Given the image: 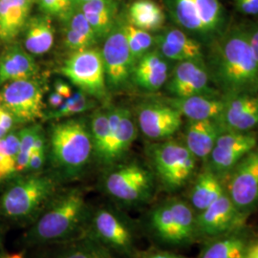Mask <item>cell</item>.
<instances>
[{"label": "cell", "instance_id": "e0dca14e", "mask_svg": "<svg viewBox=\"0 0 258 258\" xmlns=\"http://www.w3.org/2000/svg\"><path fill=\"white\" fill-rule=\"evenodd\" d=\"M182 117L170 104L149 103L139 110V126L148 138L163 140L171 137L180 129Z\"/></svg>", "mask_w": 258, "mask_h": 258}, {"label": "cell", "instance_id": "cb8c5ba5", "mask_svg": "<svg viewBox=\"0 0 258 258\" xmlns=\"http://www.w3.org/2000/svg\"><path fill=\"white\" fill-rule=\"evenodd\" d=\"M168 104L189 120H219L224 110L225 101L215 96L198 95L186 98H174Z\"/></svg>", "mask_w": 258, "mask_h": 258}, {"label": "cell", "instance_id": "b9f144b4", "mask_svg": "<svg viewBox=\"0 0 258 258\" xmlns=\"http://www.w3.org/2000/svg\"><path fill=\"white\" fill-rule=\"evenodd\" d=\"M235 5L240 13L244 15H258V0H235Z\"/></svg>", "mask_w": 258, "mask_h": 258}, {"label": "cell", "instance_id": "ffe728a7", "mask_svg": "<svg viewBox=\"0 0 258 258\" xmlns=\"http://www.w3.org/2000/svg\"><path fill=\"white\" fill-rule=\"evenodd\" d=\"M131 76L141 88L151 92L157 91L168 80L166 58L159 51H149L135 63Z\"/></svg>", "mask_w": 258, "mask_h": 258}, {"label": "cell", "instance_id": "816d5d0a", "mask_svg": "<svg viewBox=\"0 0 258 258\" xmlns=\"http://www.w3.org/2000/svg\"><path fill=\"white\" fill-rule=\"evenodd\" d=\"M2 245H3V233L0 228V251H2Z\"/></svg>", "mask_w": 258, "mask_h": 258}, {"label": "cell", "instance_id": "ac0fdd59", "mask_svg": "<svg viewBox=\"0 0 258 258\" xmlns=\"http://www.w3.org/2000/svg\"><path fill=\"white\" fill-rule=\"evenodd\" d=\"M219 119L226 131L249 132L258 124L257 95L249 93L228 98Z\"/></svg>", "mask_w": 258, "mask_h": 258}, {"label": "cell", "instance_id": "11a10c76", "mask_svg": "<svg viewBox=\"0 0 258 258\" xmlns=\"http://www.w3.org/2000/svg\"><path fill=\"white\" fill-rule=\"evenodd\" d=\"M29 1H31V2H33V1H34V0H29Z\"/></svg>", "mask_w": 258, "mask_h": 258}, {"label": "cell", "instance_id": "836d02e7", "mask_svg": "<svg viewBox=\"0 0 258 258\" xmlns=\"http://www.w3.org/2000/svg\"><path fill=\"white\" fill-rule=\"evenodd\" d=\"M41 129L38 126H30L20 130L19 132L20 145L17 160H16V169L17 172H23L27 169L29 159L33 151L35 142L37 136L41 133Z\"/></svg>", "mask_w": 258, "mask_h": 258}, {"label": "cell", "instance_id": "f5cc1de1", "mask_svg": "<svg viewBox=\"0 0 258 258\" xmlns=\"http://www.w3.org/2000/svg\"><path fill=\"white\" fill-rule=\"evenodd\" d=\"M2 178H4V177H3V175H2V174H1V172H0V180H1Z\"/></svg>", "mask_w": 258, "mask_h": 258}, {"label": "cell", "instance_id": "8fae6325", "mask_svg": "<svg viewBox=\"0 0 258 258\" xmlns=\"http://www.w3.org/2000/svg\"><path fill=\"white\" fill-rule=\"evenodd\" d=\"M44 88L35 79L2 85L0 105L19 122H31L43 117Z\"/></svg>", "mask_w": 258, "mask_h": 258}, {"label": "cell", "instance_id": "9a60e30c", "mask_svg": "<svg viewBox=\"0 0 258 258\" xmlns=\"http://www.w3.org/2000/svg\"><path fill=\"white\" fill-rule=\"evenodd\" d=\"M243 213L235 207L230 196L224 194L214 203L196 216L197 234L209 237L223 235L238 227Z\"/></svg>", "mask_w": 258, "mask_h": 258}, {"label": "cell", "instance_id": "d590c367", "mask_svg": "<svg viewBox=\"0 0 258 258\" xmlns=\"http://www.w3.org/2000/svg\"><path fill=\"white\" fill-rule=\"evenodd\" d=\"M62 37H63L65 46L68 50L72 51V53L90 49L96 44L95 42H93L92 40L79 34L68 25H65L63 28Z\"/></svg>", "mask_w": 258, "mask_h": 258}, {"label": "cell", "instance_id": "f1b7e54d", "mask_svg": "<svg viewBox=\"0 0 258 258\" xmlns=\"http://www.w3.org/2000/svg\"><path fill=\"white\" fill-rule=\"evenodd\" d=\"M248 246L239 236L215 240L204 250L200 258H246Z\"/></svg>", "mask_w": 258, "mask_h": 258}, {"label": "cell", "instance_id": "7bdbcfd3", "mask_svg": "<svg viewBox=\"0 0 258 258\" xmlns=\"http://www.w3.org/2000/svg\"><path fill=\"white\" fill-rule=\"evenodd\" d=\"M15 119L2 105H0V127L10 132L14 125Z\"/></svg>", "mask_w": 258, "mask_h": 258}, {"label": "cell", "instance_id": "484cf974", "mask_svg": "<svg viewBox=\"0 0 258 258\" xmlns=\"http://www.w3.org/2000/svg\"><path fill=\"white\" fill-rule=\"evenodd\" d=\"M55 42V29L49 17H36L28 22L24 47L32 55H43Z\"/></svg>", "mask_w": 258, "mask_h": 258}, {"label": "cell", "instance_id": "bcb514c9", "mask_svg": "<svg viewBox=\"0 0 258 258\" xmlns=\"http://www.w3.org/2000/svg\"><path fill=\"white\" fill-rule=\"evenodd\" d=\"M64 98L61 97L59 94H57L56 92L51 93L49 98H48V103L54 109L60 107L62 105V103L64 102Z\"/></svg>", "mask_w": 258, "mask_h": 258}, {"label": "cell", "instance_id": "30bf717a", "mask_svg": "<svg viewBox=\"0 0 258 258\" xmlns=\"http://www.w3.org/2000/svg\"><path fill=\"white\" fill-rule=\"evenodd\" d=\"M61 74L85 95L98 99L106 96V78L102 52L90 48L72 53L60 68Z\"/></svg>", "mask_w": 258, "mask_h": 258}, {"label": "cell", "instance_id": "db71d44e", "mask_svg": "<svg viewBox=\"0 0 258 258\" xmlns=\"http://www.w3.org/2000/svg\"><path fill=\"white\" fill-rule=\"evenodd\" d=\"M76 2H77V0H73V5H75V4H76Z\"/></svg>", "mask_w": 258, "mask_h": 258}, {"label": "cell", "instance_id": "d6986e66", "mask_svg": "<svg viewBox=\"0 0 258 258\" xmlns=\"http://www.w3.org/2000/svg\"><path fill=\"white\" fill-rule=\"evenodd\" d=\"M159 52L166 59L178 62L195 60L204 61L201 44L178 29H170L155 37Z\"/></svg>", "mask_w": 258, "mask_h": 258}, {"label": "cell", "instance_id": "7a4b0ae2", "mask_svg": "<svg viewBox=\"0 0 258 258\" xmlns=\"http://www.w3.org/2000/svg\"><path fill=\"white\" fill-rule=\"evenodd\" d=\"M212 72L228 98L257 91L258 65L248 32L234 30L222 40L213 56Z\"/></svg>", "mask_w": 258, "mask_h": 258}, {"label": "cell", "instance_id": "7c38bea8", "mask_svg": "<svg viewBox=\"0 0 258 258\" xmlns=\"http://www.w3.org/2000/svg\"><path fill=\"white\" fill-rule=\"evenodd\" d=\"M102 55L107 85L112 88L123 86L128 82L135 65L123 26L115 28L108 34Z\"/></svg>", "mask_w": 258, "mask_h": 258}, {"label": "cell", "instance_id": "9c48e42d", "mask_svg": "<svg viewBox=\"0 0 258 258\" xmlns=\"http://www.w3.org/2000/svg\"><path fill=\"white\" fill-rule=\"evenodd\" d=\"M149 153L157 176L167 190L184 186L194 174L196 158L185 145L173 141L156 144Z\"/></svg>", "mask_w": 258, "mask_h": 258}, {"label": "cell", "instance_id": "7402d4cb", "mask_svg": "<svg viewBox=\"0 0 258 258\" xmlns=\"http://www.w3.org/2000/svg\"><path fill=\"white\" fill-rule=\"evenodd\" d=\"M44 248L51 250L45 258H119L84 233Z\"/></svg>", "mask_w": 258, "mask_h": 258}, {"label": "cell", "instance_id": "f6af8a7d", "mask_svg": "<svg viewBox=\"0 0 258 258\" xmlns=\"http://www.w3.org/2000/svg\"><path fill=\"white\" fill-rule=\"evenodd\" d=\"M249 41L251 52L258 65V25L251 33H249Z\"/></svg>", "mask_w": 258, "mask_h": 258}, {"label": "cell", "instance_id": "1f68e13d", "mask_svg": "<svg viewBox=\"0 0 258 258\" xmlns=\"http://www.w3.org/2000/svg\"><path fill=\"white\" fill-rule=\"evenodd\" d=\"M123 30L127 38L131 55L136 63L154 45L155 38L148 31L139 29L132 24L123 25Z\"/></svg>", "mask_w": 258, "mask_h": 258}, {"label": "cell", "instance_id": "60d3db41", "mask_svg": "<svg viewBox=\"0 0 258 258\" xmlns=\"http://www.w3.org/2000/svg\"><path fill=\"white\" fill-rule=\"evenodd\" d=\"M131 258H188L177 254L172 251L162 249H148L145 251H137Z\"/></svg>", "mask_w": 258, "mask_h": 258}, {"label": "cell", "instance_id": "681fc988", "mask_svg": "<svg viewBox=\"0 0 258 258\" xmlns=\"http://www.w3.org/2000/svg\"><path fill=\"white\" fill-rule=\"evenodd\" d=\"M8 133H9V132H7L6 130H4V129H2L0 127V139L4 138Z\"/></svg>", "mask_w": 258, "mask_h": 258}, {"label": "cell", "instance_id": "ba28073f", "mask_svg": "<svg viewBox=\"0 0 258 258\" xmlns=\"http://www.w3.org/2000/svg\"><path fill=\"white\" fill-rule=\"evenodd\" d=\"M176 22L203 38L221 33L226 15L219 0H166Z\"/></svg>", "mask_w": 258, "mask_h": 258}, {"label": "cell", "instance_id": "3957f363", "mask_svg": "<svg viewBox=\"0 0 258 258\" xmlns=\"http://www.w3.org/2000/svg\"><path fill=\"white\" fill-rule=\"evenodd\" d=\"M49 147L54 168L59 175L68 179L80 175L93 156L90 130L79 119H70L54 125Z\"/></svg>", "mask_w": 258, "mask_h": 258}, {"label": "cell", "instance_id": "74e56055", "mask_svg": "<svg viewBox=\"0 0 258 258\" xmlns=\"http://www.w3.org/2000/svg\"><path fill=\"white\" fill-rule=\"evenodd\" d=\"M39 5L48 15L65 16L73 6V0H39Z\"/></svg>", "mask_w": 258, "mask_h": 258}, {"label": "cell", "instance_id": "5bb4252c", "mask_svg": "<svg viewBox=\"0 0 258 258\" xmlns=\"http://www.w3.org/2000/svg\"><path fill=\"white\" fill-rule=\"evenodd\" d=\"M256 137L249 132H221L210 155L213 170L217 173L230 172L243 157L256 148Z\"/></svg>", "mask_w": 258, "mask_h": 258}, {"label": "cell", "instance_id": "83f0119b", "mask_svg": "<svg viewBox=\"0 0 258 258\" xmlns=\"http://www.w3.org/2000/svg\"><path fill=\"white\" fill-rule=\"evenodd\" d=\"M129 19L133 26L150 32L164 25L166 16L153 0H135L129 8Z\"/></svg>", "mask_w": 258, "mask_h": 258}, {"label": "cell", "instance_id": "4fadbf2b", "mask_svg": "<svg viewBox=\"0 0 258 258\" xmlns=\"http://www.w3.org/2000/svg\"><path fill=\"white\" fill-rule=\"evenodd\" d=\"M231 171L228 195L243 213L258 205V148L243 157Z\"/></svg>", "mask_w": 258, "mask_h": 258}, {"label": "cell", "instance_id": "f35d334b", "mask_svg": "<svg viewBox=\"0 0 258 258\" xmlns=\"http://www.w3.org/2000/svg\"><path fill=\"white\" fill-rule=\"evenodd\" d=\"M116 4L114 0H90L82 5V12L86 13H104L114 12Z\"/></svg>", "mask_w": 258, "mask_h": 258}, {"label": "cell", "instance_id": "d4e9b609", "mask_svg": "<svg viewBox=\"0 0 258 258\" xmlns=\"http://www.w3.org/2000/svg\"><path fill=\"white\" fill-rule=\"evenodd\" d=\"M32 2L29 0H0V39H15L26 24Z\"/></svg>", "mask_w": 258, "mask_h": 258}, {"label": "cell", "instance_id": "5b68a950", "mask_svg": "<svg viewBox=\"0 0 258 258\" xmlns=\"http://www.w3.org/2000/svg\"><path fill=\"white\" fill-rule=\"evenodd\" d=\"M83 233L119 258H131L138 251L134 225L123 209L115 204L92 207Z\"/></svg>", "mask_w": 258, "mask_h": 258}, {"label": "cell", "instance_id": "52a82bcc", "mask_svg": "<svg viewBox=\"0 0 258 258\" xmlns=\"http://www.w3.org/2000/svg\"><path fill=\"white\" fill-rule=\"evenodd\" d=\"M103 191L121 209L136 207L150 200L153 180L148 169L136 163L120 165L104 177Z\"/></svg>", "mask_w": 258, "mask_h": 258}, {"label": "cell", "instance_id": "f907efd6", "mask_svg": "<svg viewBox=\"0 0 258 258\" xmlns=\"http://www.w3.org/2000/svg\"><path fill=\"white\" fill-rule=\"evenodd\" d=\"M88 1H90V0H77V2H76L75 5H77V6H82L84 3L88 2Z\"/></svg>", "mask_w": 258, "mask_h": 258}, {"label": "cell", "instance_id": "8d00e7d4", "mask_svg": "<svg viewBox=\"0 0 258 258\" xmlns=\"http://www.w3.org/2000/svg\"><path fill=\"white\" fill-rule=\"evenodd\" d=\"M65 16L67 17L66 25H68L69 27L75 30L76 32H78L79 34L87 37L88 39L92 40L93 42L97 43L98 37H96L92 28L90 26L89 22L87 21V19L83 15L82 11L75 13L73 15H68V13H67Z\"/></svg>", "mask_w": 258, "mask_h": 258}, {"label": "cell", "instance_id": "4dcf8cb0", "mask_svg": "<svg viewBox=\"0 0 258 258\" xmlns=\"http://www.w3.org/2000/svg\"><path fill=\"white\" fill-rule=\"evenodd\" d=\"M109 122L106 112H98L93 116L90 134L92 139L93 156L101 164L104 159L109 138Z\"/></svg>", "mask_w": 258, "mask_h": 258}, {"label": "cell", "instance_id": "f546056e", "mask_svg": "<svg viewBox=\"0 0 258 258\" xmlns=\"http://www.w3.org/2000/svg\"><path fill=\"white\" fill-rule=\"evenodd\" d=\"M137 138V128L130 112L121 108V116L115 135V159L118 163L128 152Z\"/></svg>", "mask_w": 258, "mask_h": 258}, {"label": "cell", "instance_id": "603a6c76", "mask_svg": "<svg viewBox=\"0 0 258 258\" xmlns=\"http://www.w3.org/2000/svg\"><path fill=\"white\" fill-rule=\"evenodd\" d=\"M221 133L217 120H189L185 130V147L196 159H208Z\"/></svg>", "mask_w": 258, "mask_h": 258}, {"label": "cell", "instance_id": "2e32d148", "mask_svg": "<svg viewBox=\"0 0 258 258\" xmlns=\"http://www.w3.org/2000/svg\"><path fill=\"white\" fill-rule=\"evenodd\" d=\"M167 81L166 88L175 98L214 95V91L210 87V76L204 61L179 62Z\"/></svg>", "mask_w": 258, "mask_h": 258}, {"label": "cell", "instance_id": "ab89813d", "mask_svg": "<svg viewBox=\"0 0 258 258\" xmlns=\"http://www.w3.org/2000/svg\"><path fill=\"white\" fill-rule=\"evenodd\" d=\"M46 159L47 149L32 151L31 156L29 159L26 171H30L33 173H38L45 165Z\"/></svg>", "mask_w": 258, "mask_h": 258}, {"label": "cell", "instance_id": "7dc6e473", "mask_svg": "<svg viewBox=\"0 0 258 258\" xmlns=\"http://www.w3.org/2000/svg\"><path fill=\"white\" fill-rule=\"evenodd\" d=\"M246 258H258V243L248 248Z\"/></svg>", "mask_w": 258, "mask_h": 258}, {"label": "cell", "instance_id": "ee69618b", "mask_svg": "<svg viewBox=\"0 0 258 258\" xmlns=\"http://www.w3.org/2000/svg\"><path fill=\"white\" fill-rule=\"evenodd\" d=\"M54 88H55V92L59 94L61 97L64 98L65 100L69 99L73 95V91H72L71 87L67 83L60 81V80L55 82Z\"/></svg>", "mask_w": 258, "mask_h": 258}, {"label": "cell", "instance_id": "8992f818", "mask_svg": "<svg viewBox=\"0 0 258 258\" xmlns=\"http://www.w3.org/2000/svg\"><path fill=\"white\" fill-rule=\"evenodd\" d=\"M194 212L184 200L168 199L148 213V230L155 239L167 246L188 244L197 235Z\"/></svg>", "mask_w": 258, "mask_h": 258}, {"label": "cell", "instance_id": "4316f807", "mask_svg": "<svg viewBox=\"0 0 258 258\" xmlns=\"http://www.w3.org/2000/svg\"><path fill=\"white\" fill-rule=\"evenodd\" d=\"M225 194L218 177L206 170L197 177L189 194L190 206L194 212H202Z\"/></svg>", "mask_w": 258, "mask_h": 258}, {"label": "cell", "instance_id": "e575fe53", "mask_svg": "<svg viewBox=\"0 0 258 258\" xmlns=\"http://www.w3.org/2000/svg\"><path fill=\"white\" fill-rule=\"evenodd\" d=\"M114 12L86 13L83 15L89 22L96 37L99 38L108 35L111 32L114 19Z\"/></svg>", "mask_w": 258, "mask_h": 258}, {"label": "cell", "instance_id": "d6a6232c", "mask_svg": "<svg viewBox=\"0 0 258 258\" xmlns=\"http://www.w3.org/2000/svg\"><path fill=\"white\" fill-rule=\"evenodd\" d=\"M93 106L94 102L88 100L84 93L80 91L73 94L69 99H66L60 107L49 114L48 118L55 120L70 118L72 116L89 110Z\"/></svg>", "mask_w": 258, "mask_h": 258}, {"label": "cell", "instance_id": "44dd1931", "mask_svg": "<svg viewBox=\"0 0 258 258\" xmlns=\"http://www.w3.org/2000/svg\"><path fill=\"white\" fill-rule=\"evenodd\" d=\"M37 71V62L30 53L19 45L10 47L0 57V86L35 79Z\"/></svg>", "mask_w": 258, "mask_h": 258}, {"label": "cell", "instance_id": "6da1fadb", "mask_svg": "<svg viewBox=\"0 0 258 258\" xmlns=\"http://www.w3.org/2000/svg\"><path fill=\"white\" fill-rule=\"evenodd\" d=\"M91 210L92 206L80 188L58 190L30 224L28 244L44 248L80 236L86 228Z\"/></svg>", "mask_w": 258, "mask_h": 258}, {"label": "cell", "instance_id": "277c9868", "mask_svg": "<svg viewBox=\"0 0 258 258\" xmlns=\"http://www.w3.org/2000/svg\"><path fill=\"white\" fill-rule=\"evenodd\" d=\"M57 191L53 176L32 173L13 183L1 195L0 213L10 220L31 224Z\"/></svg>", "mask_w": 258, "mask_h": 258}, {"label": "cell", "instance_id": "c3c4849f", "mask_svg": "<svg viewBox=\"0 0 258 258\" xmlns=\"http://www.w3.org/2000/svg\"><path fill=\"white\" fill-rule=\"evenodd\" d=\"M0 258H25V253L23 251L15 253H4L0 251Z\"/></svg>", "mask_w": 258, "mask_h": 258}]
</instances>
